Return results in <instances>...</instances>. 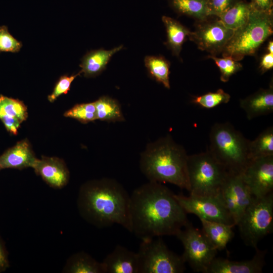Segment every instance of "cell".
<instances>
[{
  "mask_svg": "<svg viewBox=\"0 0 273 273\" xmlns=\"http://www.w3.org/2000/svg\"><path fill=\"white\" fill-rule=\"evenodd\" d=\"M174 195L157 182L135 189L130 195V232L141 240L175 236L189 221Z\"/></svg>",
  "mask_w": 273,
  "mask_h": 273,
  "instance_id": "1",
  "label": "cell"
},
{
  "mask_svg": "<svg viewBox=\"0 0 273 273\" xmlns=\"http://www.w3.org/2000/svg\"><path fill=\"white\" fill-rule=\"evenodd\" d=\"M77 205L82 217L95 226L117 224L130 232V195L116 180L104 177L84 183L79 191Z\"/></svg>",
  "mask_w": 273,
  "mask_h": 273,
  "instance_id": "2",
  "label": "cell"
},
{
  "mask_svg": "<svg viewBox=\"0 0 273 273\" xmlns=\"http://www.w3.org/2000/svg\"><path fill=\"white\" fill-rule=\"evenodd\" d=\"M188 158L185 148L167 134L147 146L140 168L150 181L169 183L189 191Z\"/></svg>",
  "mask_w": 273,
  "mask_h": 273,
  "instance_id": "3",
  "label": "cell"
},
{
  "mask_svg": "<svg viewBox=\"0 0 273 273\" xmlns=\"http://www.w3.org/2000/svg\"><path fill=\"white\" fill-rule=\"evenodd\" d=\"M209 138L210 154L228 172L242 174L250 161V140L229 122L214 124Z\"/></svg>",
  "mask_w": 273,
  "mask_h": 273,
  "instance_id": "4",
  "label": "cell"
},
{
  "mask_svg": "<svg viewBox=\"0 0 273 273\" xmlns=\"http://www.w3.org/2000/svg\"><path fill=\"white\" fill-rule=\"evenodd\" d=\"M272 12L251 9L248 21L234 33L223 49V57L239 61L245 56L255 53L259 47L272 33Z\"/></svg>",
  "mask_w": 273,
  "mask_h": 273,
  "instance_id": "5",
  "label": "cell"
},
{
  "mask_svg": "<svg viewBox=\"0 0 273 273\" xmlns=\"http://www.w3.org/2000/svg\"><path fill=\"white\" fill-rule=\"evenodd\" d=\"M229 173L207 150L188 155L190 194L197 196L218 195Z\"/></svg>",
  "mask_w": 273,
  "mask_h": 273,
  "instance_id": "6",
  "label": "cell"
},
{
  "mask_svg": "<svg viewBox=\"0 0 273 273\" xmlns=\"http://www.w3.org/2000/svg\"><path fill=\"white\" fill-rule=\"evenodd\" d=\"M236 225L245 244L258 249L259 242L273 231V193L255 198Z\"/></svg>",
  "mask_w": 273,
  "mask_h": 273,
  "instance_id": "7",
  "label": "cell"
},
{
  "mask_svg": "<svg viewBox=\"0 0 273 273\" xmlns=\"http://www.w3.org/2000/svg\"><path fill=\"white\" fill-rule=\"evenodd\" d=\"M142 240L137 252L139 273H182L185 269V261L170 250L161 237Z\"/></svg>",
  "mask_w": 273,
  "mask_h": 273,
  "instance_id": "8",
  "label": "cell"
},
{
  "mask_svg": "<svg viewBox=\"0 0 273 273\" xmlns=\"http://www.w3.org/2000/svg\"><path fill=\"white\" fill-rule=\"evenodd\" d=\"M184 246L181 255L194 271L206 273L217 250L213 246L202 230L189 222L175 235Z\"/></svg>",
  "mask_w": 273,
  "mask_h": 273,
  "instance_id": "9",
  "label": "cell"
},
{
  "mask_svg": "<svg viewBox=\"0 0 273 273\" xmlns=\"http://www.w3.org/2000/svg\"><path fill=\"white\" fill-rule=\"evenodd\" d=\"M187 213L197 215L200 219L223 223L234 226V220L225 207L219 194L216 196L174 195Z\"/></svg>",
  "mask_w": 273,
  "mask_h": 273,
  "instance_id": "10",
  "label": "cell"
},
{
  "mask_svg": "<svg viewBox=\"0 0 273 273\" xmlns=\"http://www.w3.org/2000/svg\"><path fill=\"white\" fill-rule=\"evenodd\" d=\"M209 17L199 21L189 37L199 49L214 55L222 51L234 31L227 28L218 17L210 20Z\"/></svg>",
  "mask_w": 273,
  "mask_h": 273,
  "instance_id": "11",
  "label": "cell"
},
{
  "mask_svg": "<svg viewBox=\"0 0 273 273\" xmlns=\"http://www.w3.org/2000/svg\"><path fill=\"white\" fill-rule=\"evenodd\" d=\"M219 195L236 225L242 214L255 197L244 182L241 174L229 173Z\"/></svg>",
  "mask_w": 273,
  "mask_h": 273,
  "instance_id": "12",
  "label": "cell"
},
{
  "mask_svg": "<svg viewBox=\"0 0 273 273\" xmlns=\"http://www.w3.org/2000/svg\"><path fill=\"white\" fill-rule=\"evenodd\" d=\"M241 175L255 198L273 193V156L251 160Z\"/></svg>",
  "mask_w": 273,
  "mask_h": 273,
  "instance_id": "13",
  "label": "cell"
},
{
  "mask_svg": "<svg viewBox=\"0 0 273 273\" xmlns=\"http://www.w3.org/2000/svg\"><path fill=\"white\" fill-rule=\"evenodd\" d=\"M266 253V251L257 249L252 259L244 261H233L215 257L206 273H260L265 265Z\"/></svg>",
  "mask_w": 273,
  "mask_h": 273,
  "instance_id": "14",
  "label": "cell"
},
{
  "mask_svg": "<svg viewBox=\"0 0 273 273\" xmlns=\"http://www.w3.org/2000/svg\"><path fill=\"white\" fill-rule=\"evenodd\" d=\"M36 174L51 187L61 189L68 183L70 173L65 163L56 157L42 156L33 167Z\"/></svg>",
  "mask_w": 273,
  "mask_h": 273,
  "instance_id": "15",
  "label": "cell"
},
{
  "mask_svg": "<svg viewBox=\"0 0 273 273\" xmlns=\"http://www.w3.org/2000/svg\"><path fill=\"white\" fill-rule=\"evenodd\" d=\"M106 273H139L138 253L121 245H117L102 261Z\"/></svg>",
  "mask_w": 273,
  "mask_h": 273,
  "instance_id": "16",
  "label": "cell"
},
{
  "mask_svg": "<svg viewBox=\"0 0 273 273\" xmlns=\"http://www.w3.org/2000/svg\"><path fill=\"white\" fill-rule=\"evenodd\" d=\"M37 160L29 142L26 139L17 142L0 156V170L33 168Z\"/></svg>",
  "mask_w": 273,
  "mask_h": 273,
  "instance_id": "17",
  "label": "cell"
},
{
  "mask_svg": "<svg viewBox=\"0 0 273 273\" xmlns=\"http://www.w3.org/2000/svg\"><path fill=\"white\" fill-rule=\"evenodd\" d=\"M27 117V108L22 101L0 95V120L9 132L16 135Z\"/></svg>",
  "mask_w": 273,
  "mask_h": 273,
  "instance_id": "18",
  "label": "cell"
},
{
  "mask_svg": "<svg viewBox=\"0 0 273 273\" xmlns=\"http://www.w3.org/2000/svg\"><path fill=\"white\" fill-rule=\"evenodd\" d=\"M240 106L249 120L272 113V85L270 84L268 88L260 89L255 93L240 100Z\"/></svg>",
  "mask_w": 273,
  "mask_h": 273,
  "instance_id": "19",
  "label": "cell"
},
{
  "mask_svg": "<svg viewBox=\"0 0 273 273\" xmlns=\"http://www.w3.org/2000/svg\"><path fill=\"white\" fill-rule=\"evenodd\" d=\"M123 48L122 45L110 50L103 49L87 52L82 58L79 66L84 77H93L100 74L106 69L111 57Z\"/></svg>",
  "mask_w": 273,
  "mask_h": 273,
  "instance_id": "20",
  "label": "cell"
},
{
  "mask_svg": "<svg viewBox=\"0 0 273 273\" xmlns=\"http://www.w3.org/2000/svg\"><path fill=\"white\" fill-rule=\"evenodd\" d=\"M202 231L213 246L217 250L226 248L234 236V226L221 222L200 219Z\"/></svg>",
  "mask_w": 273,
  "mask_h": 273,
  "instance_id": "21",
  "label": "cell"
},
{
  "mask_svg": "<svg viewBox=\"0 0 273 273\" xmlns=\"http://www.w3.org/2000/svg\"><path fill=\"white\" fill-rule=\"evenodd\" d=\"M167 33L165 45L173 55L178 56L182 46L191 31L177 20L166 16L162 17Z\"/></svg>",
  "mask_w": 273,
  "mask_h": 273,
  "instance_id": "22",
  "label": "cell"
},
{
  "mask_svg": "<svg viewBox=\"0 0 273 273\" xmlns=\"http://www.w3.org/2000/svg\"><path fill=\"white\" fill-rule=\"evenodd\" d=\"M64 272L71 273H106L103 262H100L84 252L72 255L67 260Z\"/></svg>",
  "mask_w": 273,
  "mask_h": 273,
  "instance_id": "23",
  "label": "cell"
},
{
  "mask_svg": "<svg viewBox=\"0 0 273 273\" xmlns=\"http://www.w3.org/2000/svg\"><path fill=\"white\" fill-rule=\"evenodd\" d=\"M251 11L249 3L240 0L218 18L227 28L235 31L248 21Z\"/></svg>",
  "mask_w": 273,
  "mask_h": 273,
  "instance_id": "24",
  "label": "cell"
},
{
  "mask_svg": "<svg viewBox=\"0 0 273 273\" xmlns=\"http://www.w3.org/2000/svg\"><path fill=\"white\" fill-rule=\"evenodd\" d=\"M94 103L97 120L107 122L125 120L120 105L116 100L108 96H103Z\"/></svg>",
  "mask_w": 273,
  "mask_h": 273,
  "instance_id": "25",
  "label": "cell"
},
{
  "mask_svg": "<svg viewBox=\"0 0 273 273\" xmlns=\"http://www.w3.org/2000/svg\"><path fill=\"white\" fill-rule=\"evenodd\" d=\"M144 63L149 75L169 89V62L161 56H147L144 59Z\"/></svg>",
  "mask_w": 273,
  "mask_h": 273,
  "instance_id": "26",
  "label": "cell"
},
{
  "mask_svg": "<svg viewBox=\"0 0 273 273\" xmlns=\"http://www.w3.org/2000/svg\"><path fill=\"white\" fill-rule=\"evenodd\" d=\"M171 7L177 13L202 21L209 17L207 0H169Z\"/></svg>",
  "mask_w": 273,
  "mask_h": 273,
  "instance_id": "27",
  "label": "cell"
},
{
  "mask_svg": "<svg viewBox=\"0 0 273 273\" xmlns=\"http://www.w3.org/2000/svg\"><path fill=\"white\" fill-rule=\"evenodd\" d=\"M273 156V127L261 132L254 140L250 141L249 156L251 160Z\"/></svg>",
  "mask_w": 273,
  "mask_h": 273,
  "instance_id": "28",
  "label": "cell"
},
{
  "mask_svg": "<svg viewBox=\"0 0 273 273\" xmlns=\"http://www.w3.org/2000/svg\"><path fill=\"white\" fill-rule=\"evenodd\" d=\"M231 96L222 89H218L215 92L193 97L192 103L204 109H212L216 106L228 103Z\"/></svg>",
  "mask_w": 273,
  "mask_h": 273,
  "instance_id": "29",
  "label": "cell"
},
{
  "mask_svg": "<svg viewBox=\"0 0 273 273\" xmlns=\"http://www.w3.org/2000/svg\"><path fill=\"white\" fill-rule=\"evenodd\" d=\"M64 116L75 119L82 123L97 120L94 102L76 104L66 111Z\"/></svg>",
  "mask_w": 273,
  "mask_h": 273,
  "instance_id": "30",
  "label": "cell"
},
{
  "mask_svg": "<svg viewBox=\"0 0 273 273\" xmlns=\"http://www.w3.org/2000/svg\"><path fill=\"white\" fill-rule=\"evenodd\" d=\"M209 58L214 61L220 72V80L226 82L235 73L242 68V65L230 57L218 58L214 55L209 56Z\"/></svg>",
  "mask_w": 273,
  "mask_h": 273,
  "instance_id": "31",
  "label": "cell"
},
{
  "mask_svg": "<svg viewBox=\"0 0 273 273\" xmlns=\"http://www.w3.org/2000/svg\"><path fill=\"white\" fill-rule=\"evenodd\" d=\"M22 47L21 41L14 37L7 26H0V52H19Z\"/></svg>",
  "mask_w": 273,
  "mask_h": 273,
  "instance_id": "32",
  "label": "cell"
},
{
  "mask_svg": "<svg viewBox=\"0 0 273 273\" xmlns=\"http://www.w3.org/2000/svg\"><path fill=\"white\" fill-rule=\"evenodd\" d=\"M81 71L70 76L64 75L61 76L56 83L52 94L48 96V99L51 103L54 102L63 94H67L70 89L72 82L75 78L80 75Z\"/></svg>",
  "mask_w": 273,
  "mask_h": 273,
  "instance_id": "33",
  "label": "cell"
},
{
  "mask_svg": "<svg viewBox=\"0 0 273 273\" xmlns=\"http://www.w3.org/2000/svg\"><path fill=\"white\" fill-rule=\"evenodd\" d=\"M240 0H207L209 16L219 17Z\"/></svg>",
  "mask_w": 273,
  "mask_h": 273,
  "instance_id": "34",
  "label": "cell"
},
{
  "mask_svg": "<svg viewBox=\"0 0 273 273\" xmlns=\"http://www.w3.org/2000/svg\"><path fill=\"white\" fill-rule=\"evenodd\" d=\"M249 4L252 10L263 12H272L273 0H251Z\"/></svg>",
  "mask_w": 273,
  "mask_h": 273,
  "instance_id": "35",
  "label": "cell"
},
{
  "mask_svg": "<svg viewBox=\"0 0 273 273\" xmlns=\"http://www.w3.org/2000/svg\"><path fill=\"white\" fill-rule=\"evenodd\" d=\"M273 67V54L267 53L262 57L260 64V68L262 73H264L266 71L271 69Z\"/></svg>",
  "mask_w": 273,
  "mask_h": 273,
  "instance_id": "36",
  "label": "cell"
},
{
  "mask_svg": "<svg viewBox=\"0 0 273 273\" xmlns=\"http://www.w3.org/2000/svg\"><path fill=\"white\" fill-rule=\"evenodd\" d=\"M9 266L7 252L0 239V271H5Z\"/></svg>",
  "mask_w": 273,
  "mask_h": 273,
  "instance_id": "37",
  "label": "cell"
},
{
  "mask_svg": "<svg viewBox=\"0 0 273 273\" xmlns=\"http://www.w3.org/2000/svg\"><path fill=\"white\" fill-rule=\"evenodd\" d=\"M267 50L268 53L273 54V42L270 41L267 45Z\"/></svg>",
  "mask_w": 273,
  "mask_h": 273,
  "instance_id": "38",
  "label": "cell"
}]
</instances>
